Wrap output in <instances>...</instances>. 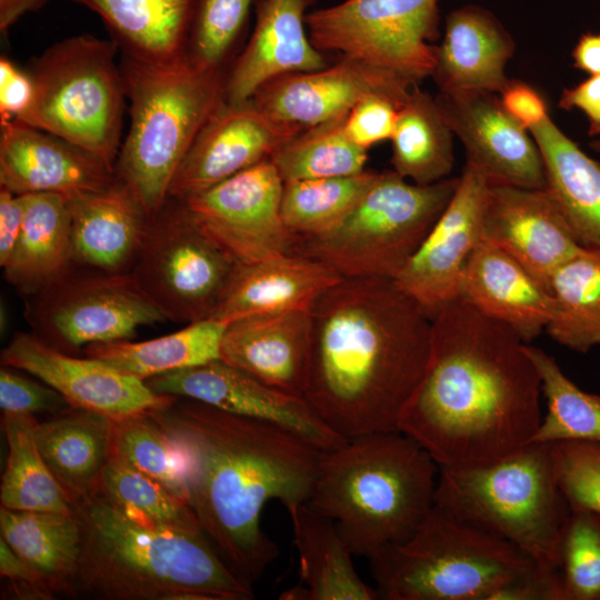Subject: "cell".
<instances>
[{
	"label": "cell",
	"mask_w": 600,
	"mask_h": 600,
	"mask_svg": "<svg viewBox=\"0 0 600 600\" xmlns=\"http://www.w3.org/2000/svg\"><path fill=\"white\" fill-rule=\"evenodd\" d=\"M452 137L436 98L416 86L398 110L390 139L393 171L418 184L448 178L454 164Z\"/></svg>",
	"instance_id": "obj_36"
},
{
	"label": "cell",
	"mask_w": 600,
	"mask_h": 600,
	"mask_svg": "<svg viewBox=\"0 0 600 600\" xmlns=\"http://www.w3.org/2000/svg\"><path fill=\"white\" fill-rule=\"evenodd\" d=\"M369 560L386 600H499L509 584L542 568L436 504L407 540Z\"/></svg>",
	"instance_id": "obj_8"
},
{
	"label": "cell",
	"mask_w": 600,
	"mask_h": 600,
	"mask_svg": "<svg viewBox=\"0 0 600 600\" xmlns=\"http://www.w3.org/2000/svg\"><path fill=\"white\" fill-rule=\"evenodd\" d=\"M96 12L122 56L170 62L187 56L196 0H73Z\"/></svg>",
	"instance_id": "obj_31"
},
{
	"label": "cell",
	"mask_w": 600,
	"mask_h": 600,
	"mask_svg": "<svg viewBox=\"0 0 600 600\" xmlns=\"http://www.w3.org/2000/svg\"><path fill=\"white\" fill-rule=\"evenodd\" d=\"M188 461V501L228 564L253 586L278 558L263 532L270 500L308 502L321 450L280 427L178 398L152 410Z\"/></svg>",
	"instance_id": "obj_2"
},
{
	"label": "cell",
	"mask_w": 600,
	"mask_h": 600,
	"mask_svg": "<svg viewBox=\"0 0 600 600\" xmlns=\"http://www.w3.org/2000/svg\"><path fill=\"white\" fill-rule=\"evenodd\" d=\"M514 48L513 39L491 12L473 4L464 6L446 18L431 77L440 92L500 94L510 81L506 66Z\"/></svg>",
	"instance_id": "obj_28"
},
{
	"label": "cell",
	"mask_w": 600,
	"mask_h": 600,
	"mask_svg": "<svg viewBox=\"0 0 600 600\" xmlns=\"http://www.w3.org/2000/svg\"><path fill=\"white\" fill-rule=\"evenodd\" d=\"M146 383L159 394L197 400L280 427L321 451L348 440L333 431L303 397L270 387L220 359L168 372Z\"/></svg>",
	"instance_id": "obj_15"
},
{
	"label": "cell",
	"mask_w": 600,
	"mask_h": 600,
	"mask_svg": "<svg viewBox=\"0 0 600 600\" xmlns=\"http://www.w3.org/2000/svg\"><path fill=\"white\" fill-rule=\"evenodd\" d=\"M558 107L566 111H581L588 120V134L600 137V74L589 76L573 87L566 88Z\"/></svg>",
	"instance_id": "obj_53"
},
{
	"label": "cell",
	"mask_w": 600,
	"mask_h": 600,
	"mask_svg": "<svg viewBox=\"0 0 600 600\" xmlns=\"http://www.w3.org/2000/svg\"><path fill=\"white\" fill-rule=\"evenodd\" d=\"M416 86L394 72L342 54L332 66L277 77L251 99L274 118L308 128L347 114L368 96L402 106Z\"/></svg>",
	"instance_id": "obj_20"
},
{
	"label": "cell",
	"mask_w": 600,
	"mask_h": 600,
	"mask_svg": "<svg viewBox=\"0 0 600 600\" xmlns=\"http://www.w3.org/2000/svg\"><path fill=\"white\" fill-rule=\"evenodd\" d=\"M379 172L283 183L281 216L297 238H312L338 227L358 206Z\"/></svg>",
	"instance_id": "obj_39"
},
{
	"label": "cell",
	"mask_w": 600,
	"mask_h": 600,
	"mask_svg": "<svg viewBox=\"0 0 600 600\" xmlns=\"http://www.w3.org/2000/svg\"><path fill=\"white\" fill-rule=\"evenodd\" d=\"M256 0H196L187 56L204 69H219L227 60Z\"/></svg>",
	"instance_id": "obj_45"
},
{
	"label": "cell",
	"mask_w": 600,
	"mask_h": 600,
	"mask_svg": "<svg viewBox=\"0 0 600 600\" xmlns=\"http://www.w3.org/2000/svg\"><path fill=\"white\" fill-rule=\"evenodd\" d=\"M310 317L304 399L346 439L398 430L428 363L431 319L387 278L341 279Z\"/></svg>",
	"instance_id": "obj_3"
},
{
	"label": "cell",
	"mask_w": 600,
	"mask_h": 600,
	"mask_svg": "<svg viewBox=\"0 0 600 600\" xmlns=\"http://www.w3.org/2000/svg\"><path fill=\"white\" fill-rule=\"evenodd\" d=\"M489 183L466 164L443 212L394 279L432 320L459 299L468 262L482 241Z\"/></svg>",
	"instance_id": "obj_17"
},
{
	"label": "cell",
	"mask_w": 600,
	"mask_h": 600,
	"mask_svg": "<svg viewBox=\"0 0 600 600\" xmlns=\"http://www.w3.org/2000/svg\"><path fill=\"white\" fill-rule=\"evenodd\" d=\"M112 456L189 503L186 454L152 411L113 420Z\"/></svg>",
	"instance_id": "obj_42"
},
{
	"label": "cell",
	"mask_w": 600,
	"mask_h": 600,
	"mask_svg": "<svg viewBox=\"0 0 600 600\" xmlns=\"http://www.w3.org/2000/svg\"><path fill=\"white\" fill-rule=\"evenodd\" d=\"M460 299L512 329L526 343L547 329L550 291L507 253L482 240L466 268Z\"/></svg>",
	"instance_id": "obj_26"
},
{
	"label": "cell",
	"mask_w": 600,
	"mask_h": 600,
	"mask_svg": "<svg viewBox=\"0 0 600 600\" xmlns=\"http://www.w3.org/2000/svg\"><path fill=\"white\" fill-rule=\"evenodd\" d=\"M282 191L269 158L179 200L237 264L251 263L294 251L297 238L281 216Z\"/></svg>",
	"instance_id": "obj_14"
},
{
	"label": "cell",
	"mask_w": 600,
	"mask_h": 600,
	"mask_svg": "<svg viewBox=\"0 0 600 600\" xmlns=\"http://www.w3.org/2000/svg\"><path fill=\"white\" fill-rule=\"evenodd\" d=\"M302 129L274 118L252 99L224 101L206 122L181 161L171 181L169 197L188 198L269 159Z\"/></svg>",
	"instance_id": "obj_19"
},
{
	"label": "cell",
	"mask_w": 600,
	"mask_h": 600,
	"mask_svg": "<svg viewBox=\"0 0 600 600\" xmlns=\"http://www.w3.org/2000/svg\"><path fill=\"white\" fill-rule=\"evenodd\" d=\"M23 299L31 332L68 353L93 343L129 340L139 328L167 321L130 273L73 266Z\"/></svg>",
	"instance_id": "obj_12"
},
{
	"label": "cell",
	"mask_w": 600,
	"mask_h": 600,
	"mask_svg": "<svg viewBox=\"0 0 600 600\" xmlns=\"http://www.w3.org/2000/svg\"><path fill=\"white\" fill-rule=\"evenodd\" d=\"M0 573L20 599H52L54 593L42 578L0 537Z\"/></svg>",
	"instance_id": "obj_51"
},
{
	"label": "cell",
	"mask_w": 600,
	"mask_h": 600,
	"mask_svg": "<svg viewBox=\"0 0 600 600\" xmlns=\"http://www.w3.org/2000/svg\"><path fill=\"white\" fill-rule=\"evenodd\" d=\"M459 183L408 182L393 170L379 172L351 213L333 230L299 238L296 254L313 258L342 278L396 279L419 249Z\"/></svg>",
	"instance_id": "obj_10"
},
{
	"label": "cell",
	"mask_w": 600,
	"mask_h": 600,
	"mask_svg": "<svg viewBox=\"0 0 600 600\" xmlns=\"http://www.w3.org/2000/svg\"><path fill=\"white\" fill-rule=\"evenodd\" d=\"M70 201L74 266L129 273L143 243L150 214L119 179Z\"/></svg>",
	"instance_id": "obj_25"
},
{
	"label": "cell",
	"mask_w": 600,
	"mask_h": 600,
	"mask_svg": "<svg viewBox=\"0 0 600 600\" xmlns=\"http://www.w3.org/2000/svg\"><path fill=\"white\" fill-rule=\"evenodd\" d=\"M434 504L557 571L571 507L558 482L549 442H530L484 466L440 468Z\"/></svg>",
	"instance_id": "obj_7"
},
{
	"label": "cell",
	"mask_w": 600,
	"mask_h": 600,
	"mask_svg": "<svg viewBox=\"0 0 600 600\" xmlns=\"http://www.w3.org/2000/svg\"><path fill=\"white\" fill-rule=\"evenodd\" d=\"M1 366L26 371L59 392L70 407L118 420L168 407L173 396L159 394L132 376L94 358L61 351L32 332H17L1 351Z\"/></svg>",
	"instance_id": "obj_16"
},
{
	"label": "cell",
	"mask_w": 600,
	"mask_h": 600,
	"mask_svg": "<svg viewBox=\"0 0 600 600\" xmlns=\"http://www.w3.org/2000/svg\"><path fill=\"white\" fill-rule=\"evenodd\" d=\"M439 0H344L306 16L319 51L356 57L418 83L437 59Z\"/></svg>",
	"instance_id": "obj_13"
},
{
	"label": "cell",
	"mask_w": 600,
	"mask_h": 600,
	"mask_svg": "<svg viewBox=\"0 0 600 600\" xmlns=\"http://www.w3.org/2000/svg\"><path fill=\"white\" fill-rule=\"evenodd\" d=\"M310 338V309L249 316L227 324L220 360L270 387L303 397Z\"/></svg>",
	"instance_id": "obj_24"
},
{
	"label": "cell",
	"mask_w": 600,
	"mask_h": 600,
	"mask_svg": "<svg viewBox=\"0 0 600 600\" xmlns=\"http://www.w3.org/2000/svg\"><path fill=\"white\" fill-rule=\"evenodd\" d=\"M540 151L546 187L582 247L600 249V161L550 117L529 130Z\"/></svg>",
	"instance_id": "obj_30"
},
{
	"label": "cell",
	"mask_w": 600,
	"mask_h": 600,
	"mask_svg": "<svg viewBox=\"0 0 600 600\" xmlns=\"http://www.w3.org/2000/svg\"><path fill=\"white\" fill-rule=\"evenodd\" d=\"M34 98V83L7 57L0 58V124L22 117Z\"/></svg>",
	"instance_id": "obj_49"
},
{
	"label": "cell",
	"mask_w": 600,
	"mask_h": 600,
	"mask_svg": "<svg viewBox=\"0 0 600 600\" xmlns=\"http://www.w3.org/2000/svg\"><path fill=\"white\" fill-rule=\"evenodd\" d=\"M590 147L593 151L600 154V137L592 138V140L590 141Z\"/></svg>",
	"instance_id": "obj_57"
},
{
	"label": "cell",
	"mask_w": 600,
	"mask_h": 600,
	"mask_svg": "<svg viewBox=\"0 0 600 600\" xmlns=\"http://www.w3.org/2000/svg\"><path fill=\"white\" fill-rule=\"evenodd\" d=\"M554 472L571 509L600 512V442H549Z\"/></svg>",
	"instance_id": "obj_46"
},
{
	"label": "cell",
	"mask_w": 600,
	"mask_h": 600,
	"mask_svg": "<svg viewBox=\"0 0 600 600\" xmlns=\"http://www.w3.org/2000/svg\"><path fill=\"white\" fill-rule=\"evenodd\" d=\"M0 537L57 593L73 594L82 531L73 513L0 508Z\"/></svg>",
	"instance_id": "obj_34"
},
{
	"label": "cell",
	"mask_w": 600,
	"mask_h": 600,
	"mask_svg": "<svg viewBox=\"0 0 600 600\" xmlns=\"http://www.w3.org/2000/svg\"><path fill=\"white\" fill-rule=\"evenodd\" d=\"M39 452L73 504L94 493L112 456L113 420L68 407L36 426Z\"/></svg>",
	"instance_id": "obj_29"
},
{
	"label": "cell",
	"mask_w": 600,
	"mask_h": 600,
	"mask_svg": "<svg viewBox=\"0 0 600 600\" xmlns=\"http://www.w3.org/2000/svg\"><path fill=\"white\" fill-rule=\"evenodd\" d=\"M436 100L464 147L466 164L489 184L544 189L543 162L534 139L504 111L496 93L440 92Z\"/></svg>",
	"instance_id": "obj_18"
},
{
	"label": "cell",
	"mask_w": 600,
	"mask_h": 600,
	"mask_svg": "<svg viewBox=\"0 0 600 600\" xmlns=\"http://www.w3.org/2000/svg\"><path fill=\"white\" fill-rule=\"evenodd\" d=\"M26 213L23 194L0 187V266L11 259L20 239Z\"/></svg>",
	"instance_id": "obj_52"
},
{
	"label": "cell",
	"mask_w": 600,
	"mask_h": 600,
	"mask_svg": "<svg viewBox=\"0 0 600 600\" xmlns=\"http://www.w3.org/2000/svg\"><path fill=\"white\" fill-rule=\"evenodd\" d=\"M113 39L66 38L31 66L34 98L19 119L88 151L114 172L121 147L124 86Z\"/></svg>",
	"instance_id": "obj_9"
},
{
	"label": "cell",
	"mask_w": 600,
	"mask_h": 600,
	"mask_svg": "<svg viewBox=\"0 0 600 600\" xmlns=\"http://www.w3.org/2000/svg\"><path fill=\"white\" fill-rule=\"evenodd\" d=\"M236 266L186 204L168 197L150 216L129 273L167 320L188 324L212 317Z\"/></svg>",
	"instance_id": "obj_11"
},
{
	"label": "cell",
	"mask_w": 600,
	"mask_h": 600,
	"mask_svg": "<svg viewBox=\"0 0 600 600\" xmlns=\"http://www.w3.org/2000/svg\"><path fill=\"white\" fill-rule=\"evenodd\" d=\"M317 0H256L251 37L226 76V101L249 100L268 81L327 67L311 43L306 16Z\"/></svg>",
	"instance_id": "obj_23"
},
{
	"label": "cell",
	"mask_w": 600,
	"mask_h": 600,
	"mask_svg": "<svg viewBox=\"0 0 600 600\" xmlns=\"http://www.w3.org/2000/svg\"><path fill=\"white\" fill-rule=\"evenodd\" d=\"M23 229L3 278L23 298L32 296L74 264L71 252L70 201L57 193L23 194Z\"/></svg>",
	"instance_id": "obj_32"
},
{
	"label": "cell",
	"mask_w": 600,
	"mask_h": 600,
	"mask_svg": "<svg viewBox=\"0 0 600 600\" xmlns=\"http://www.w3.org/2000/svg\"><path fill=\"white\" fill-rule=\"evenodd\" d=\"M482 240L514 259L548 290L556 269L581 247L546 189L497 184H489Z\"/></svg>",
	"instance_id": "obj_21"
},
{
	"label": "cell",
	"mask_w": 600,
	"mask_h": 600,
	"mask_svg": "<svg viewBox=\"0 0 600 600\" xmlns=\"http://www.w3.org/2000/svg\"><path fill=\"white\" fill-rule=\"evenodd\" d=\"M549 290L554 312L546 331L581 353L600 346V249L580 247L553 272Z\"/></svg>",
	"instance_id": "obj_37"
},
{
	"label": "cell",
	"mask_w": 600,
	"mask_h": 600,
	"mask_svg": "<svg viewBox=\"0 0 600 600\" xmlns=\"http://www.w3.org/2000/svg\"><path fill=\"white\" fill-rule=\"evenodd\" d=\"M279 598L286 600H309L308 590L304 586L292 587L282 592Z\"/></svg>",
	"instance_id": "obj_56"
},
{
	"label": "cell",
	"mask_w": 600,
	"mask_h": 600,
	"mask_svg": "<svg viewBox=\"0 0 600 600\" xmlns=\"http://www.w3.org/2000/svg\"><path fill=\"white\" fill-rule=\"evenodd\" d=\"M293 542L299 556V573L309 600H376V589L358 574L350 548L334 521L308 502L287 508Z\"/></svg>",
	"instance_id": "obj_33"
},
{
	"label": "cell",
	"mask_w": 600,
	"mask_h": 600,
	"mask_svg": "<svg viewBox=\"0 0 600 600\" xmlns=\"http://www.w3.org/2000/svg\"><path fill=\"white\" fill-rule=\"evenodd\" d=\"M120 70L131 121L114 176L151 216L168 199L173 176L200 130L226 101V76L188 56L170 62L121 56Z\"/></svg>",
	"instance_id": "obj_6"
},
{
	"label": "cell",
	"mask_w": 600,
	"mask_h": 600,
	"mask_svg": "<svg viewBox=\"0 0 600 600\" xmlns=\"http://www.w3.org/2000/svg\"><path fill=\"white\" fill-rule=\"evenodd\" d=\"M524 349L537 367L547 401V412L531 442H600V394L580 389L543 349L529 343Z\"/></svg>",
	"instance_id": "obj_41"
},
{
	"label": "cell",
	"mask_w": 600,
	"mask_h": 600,
	"mask_svg": "<svg viewBox=\"0 0 600 600\" xmlns=\"http://www.w3.org/2000/svg\"><path fill=\"white\" fill-rule=\"evenodd\" d=\"M557 571L561 600H600V512L571 509L559 541Z\"/></svg>",
	"instance_id": "obj_44"
},
{
	"label": "cell",
	"mask_w": 600,
	"mask_h": 600,
	"mask_svg": "<svg viewBox=\"0 0 600 600\" xmlns=\"http://www.w3.org/2000/svg\"><path fill=\"white\" fill-rule=\"evenodd\" d=\"M401 106L381 96H368L348 112L344 129L348 137L368 150L378 142L390 140Z\"/></svg>",
	"instance_id": "obj_48"
},
{
	"label": "cell",
	"mask_w": 600,
	"mask_h": 600,
	"mask_svg": "<svg viewBox=\"0 0 600 600\" xmlns=\"http://www.w3.org/2000/svg\"><path fill=\"white\" fill-rule=\"evenodd\" d=\"M48 0H0V30L7 32L22 16L40 9Z\"/></svg>",
	"instance_id": "obj_55"
},
{
	"label": "cell",
	"mask_w": 600,
	"mask_h": 600,
	"mask_svg": "<svg viewBox=\"0 0 600 600\" xmlns=\"http://www.w3.org/2000/svg\"><path fill=\"white\" fill-rule=\"evenodd\" d=\"M94 493L123 511L149 522L190 531H202L188 502L163 484L111 456Z\"/></svg>",
	"instance_id": "obj_43"
},
{
	"label": "cell",
	"mask_w": 600,
	"mask_h": 600,
	"mask_svg": "<svg viewBox=\"0 0 600 600\" xmlns=\"http://www.w3.org/2000/svg\"><path fill=\"white\" fill-rule=\"evenodd\" d=\"M439 466L400 430L371 432L322 451L308 503L332 519L353 556L407 540L434 506Z\"/></svg>",
	"instance_id": "obj_5"
},
{
	"label": "cell",
	"mask_w": 600,
	"mask_h": 600,
	"mask_svg": "<svg viewBox=\"0 0 600 600\" xmlns=\"http://www.w3.org/2000/svg\"><path fill=\"white\" fill-rule=\"evenodd\" d=\"M227 324L204 319L150 340L93 343L82 352L146 382L168 372L219 360Z\"/></svg>",
	"instance_id": "obj_35"
},
{
	"label": "cell",
	"mask_w": 600,
	"mask_h": 600,
	"mask_svg": "<svg viewBox=\"0 0 600 600\" xmlns=\"http://www.w3.org/2000/svg\"><path fill=\"white\" fill-rule=\"evenodd\" d=\"M341 279L323 262L296 253L238 263L210 319L229 323L249 316L309 310Z\"/></svg>",
	"instance_id": "obj_27"
},
{
	"label": "cell",
	"mask_w": 600,
	"mask_h": 600,
	"mask_svg": "<svg viewBox=\"0 0 600 600\" xmlns=\"http://www.w3.org/2000/svg\"><path fill=\"white\" fill-rule=\"evenodd\" d=\"M9 367L0 370V408L2 413L34 414L59 412L68 407L64 398L48 384L22 377Z\"/></svg>",
	"instance_id": "obj_47"
},
{
	"label": "cell",
	"mask_w": 600,
	"mask_h": 600,
	"mask_svg": "<svg viewBox=\"0 0 600 600\" xmlns=\"http://www.w3.org/2000/svg\"><path fill=\"white\" fill-rule=\"evenodd\" d=\"M82 548L73 594L109 600H250L253 586L203 531L137 518L93 493L73 504Z\"/></svg>",
	"instance_id": "obj_4"
},
{
	"label": "cell",
	"mask_w": 600,
	"mask_h": 600,
	"mask_svg": "<svg viewBox=\"0 0 600 600\" xmlns=\"http://www.w3.org/2000/svg\"><path fill=\"white\" fill-rule=\"evenodd\" d=\"M504 111L528 131L550 117L542 94L521 80H510L500 93Z\"/></svg>",
	"instance_id": "obj_50"
},
{
	"label": "cell",
	"mask_w": 600,
	"mask_h": 600,
	"mask_svg": "<svg viewBox=\"0 0 600 600\" xmlns=\"http://www.w3.org/2000/svg\"><path fill=\"white\" fill-rule=\"evenodd\" d=\"M32 414L2 413L8 457L1 478V507L11 510L73 513L72 503L43 461Z\"/></svg>",
	"instance_id": "obj_38"
},
{
	"label": "cell",
	"mask_w": 600,
	"mask_h": 600,
	"mask_svg": "<svg viewBox=\"0 0 600 600\" xmlns=\"http://www.w3.org/2000/svg\"><path fill=\"white\" fill-rule=\"evenodd\" d=\"M526 342L457 299L431 320L424 373L398 430L439 468L478 467L530 443L542 421V383Z\"/></svg>",
	"instance_id": "obj_1"
},
{
	"label": "cell",
	"mask_w": 600,
	"mask_h": 600,
	"mask_svg": "<svg viewBox=\"0 0 600 600\" xmlns=\"http://www.w3.org/2000/svg\"><path fill=\"white\" fill-rule=\"evenodd\" d=\"M571 58L573 67L588 76L600 74V32H586L576 42Z\"/></svg>",
	"instance_id": "obj_54"
},
{
	"label": "cell",
	"mask_w": 600,
	"mask_h": 600,
	"mask_svg": "<svg viewBox=\"0 0 600 600\" xmlns=\"http://www.w3.org/2000/svg\"><path fill=\"white\" fill-rule=\"evenodd\" d=\"M347 114L300 130L271 154L270 160L283 183L363 171L367 150L348 137Z\"/></svg>",
	"instance_id": "obj_40"
},
{
	"label": "cell",
	"mask_w": 600,
	"mask_h": 600,
	"mask_svg": "<svg viewBox=\"0 0 600 600\" xmlns=\"http://www.w3.org/2000/svg\"><path fill=\"white\" fill-rule=\"evenodd\" d=\"M0 187L72 199L109 186L114 172L88 151L18 120L0 124Z\"/></svg>",
	"instance_id": "obj_22"
}]
</instances>
